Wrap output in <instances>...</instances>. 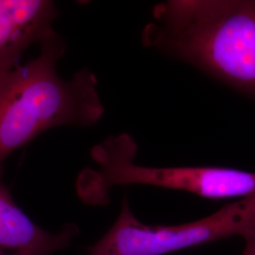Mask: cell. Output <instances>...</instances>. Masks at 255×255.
<instances>
[{
    "mask_svg": "<svg viewBox=\"0 0 255 255\" xmlns=\"http://www.w3.org/2000/svg\"><path fill=\"white\" fill-rule=\"evenodd\" d=\"M142 43L255 100V0L161 2Z\"/></svg>",
    "mask_w": 255,
    "mask_h": 255,
    "instance_id": "cell-1",
    "label": "cell"
},
{
    "mask_svg": "<svg viewBox=\"0 0 255 255\" xmlns=\"http://www.w3.org/2000/svg\"><path fill=\"white\" fill-rule=\"evenodd\" d=\"M40 55L0 74V182L5 160L46 129L89 127L104 115L98 79L88 69L63 79L56 70L65 43L56 31L41 44Z\"/></svg>",
    "mask_w": 255,
    "mask_h": 255,
    "instance_id": "cell-2",
    "label": "cell"
},
{
    "mask_svg": "<svg viewBox=\"0 0 255 255\" xmlns=\"http://www.w3.org/2000/svg\"><path fill=\"white\" fill-rule=\"evenodd\" d=\"M138 151L127 133L112 136L92 149L99 169L84 171L78 182L83 201L100 204L111 187L141 184L188 192L207 199L248 198L255 195V172L216 166L149 167L134 164Z\"/></svg>",
    "mask_w": 255,
    "mask_h": 255,
    "instance_id": "cell-3",
    "label": "cell"
},
{
    "mask_svg": "<svg viewBox=\"0 0 255 255\" xmlns=\"http://www.w3.org/2000/svg\"><path fill=\"white\" fill-rule=\"evenodd\" d=\"M255 225V195L230 203L204 219L175 226L139 221L125 199L119 218L89 255H164L234 236Z\"/></svg>",
    "mask_w": 255,
    "mask_h": 255,
    "instance_id": "cell-4",
    "label": "cell"
},
{
    "mask_svg": "<svg viewBox=\"0 0 255 255\" xmlns=\"http://www.w3.org/2000/svg\"><path fill=\"white\" fill-rule=\"evenodd\" d=\"M58 9L49 0H0V74L17 66L28 46L54 32Z\"/></svg>",
    "mask_w": 255,
    "mask_h": 255,
    "instance_id": "cell-5",
    "label": "cell"
},
{
    "mask_svg": "<svg viewBox=\"0 0 255 255\" xmlns=\"http://www.w3.org/2000/svg\"><path fill=\"white\" fill-rule=\"evenodd\" d=\"M68 228L51 234L19 208L0 182V255H50L68 246L76 234Z\"/></svg>",
    "mask_w": 255,
    "mask_h": 255,
    "instance_id": "cell-6",
    "label": "cell"
},
{
    "mask_svg": "<svg viewBox=\"0 0 255 255\" xmlns=\"http://www.w3.org/2000/svg\"><path fill=\"white\" fill-rule=\"evenodd\" d=\"M245 240V250L243 255H255V225L243 236Z\"/></svg>",
    "mask_w": 255,
    "mask_h": 255,
    "instance_id": "cell-7",
    "label": "cell"
}]
</instances>
